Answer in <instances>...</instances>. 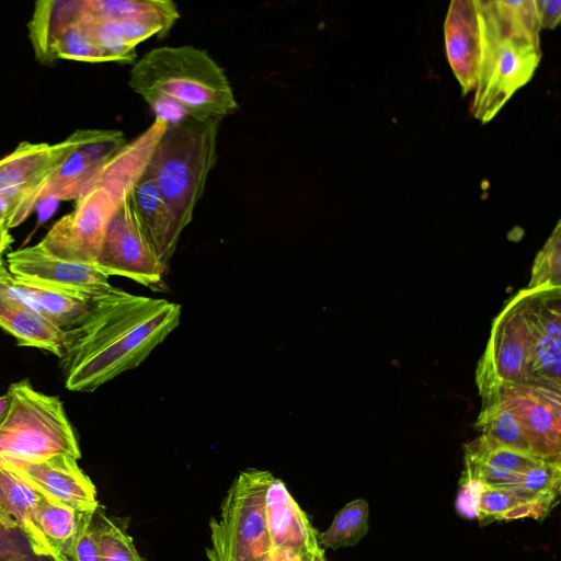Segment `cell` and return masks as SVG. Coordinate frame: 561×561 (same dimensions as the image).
Segmentation results:
<instances>
[{
  "mask_svg": "<svg viewBox=\"0 0 561 561\" xmlns=\"http://www.w3.org/2000/svg\"><path fill=\"white\" fill-rule=\"evenodd\" d=\"M181 309L116 287L91 300L85 317L65 329L59 362L66 388L92 392L138 367L180 324Z\"/></svg>",
  "mask_w": 561,
  "mask_h": 561,
  "instance_id": "obj_1",
  "label": "cell"
},
{
  "mask_svg": "<svg viewBox=\"0 0 561 561\" xmlns=\"http://www.w3.org/2000/svg\"><path fill=\"white\" fill-rule=\"evenodd\" d=\"M66 561H101L91 522L79 535Z\"/></svg>",
  "mask_w": 561,
  "mask_h": 561,
  "instance_id": "obj_32",
  "label": "cell"
},
{
  "mask_svg": "<svg viewBox=\"0 0 561 561\" xmlns=\"http://www.w3.org/2000/svg\"><path fill=\"white\" fill-rule=\"evenodd\" d=\"M129 87L167 125L220 122L238 107L222 68L206 51L187 45L149 50L131 68Z\"/></svg>",
  "mask_w": 561,
  "mask_h": 561,
  "instance_id": "obj_2",
  "label": "cell"
},
{
  "mask_svg": "<svg viewBox=\"0 0 561 561\" xmlns=\"http://www.w3.org/2000/svg\"><path fill=\"white\" fill-rule=\"evenodd\" d=\"M98 505L81 507L46 497L34 515L42 556L54 561H66L79 535L90 524Z\"/></svg>",
  "mask_w": 561,
  "mask_h": 561,
  "instance_id": "obj_21",
  "label": "cell"
},
{
  "mask_svg": "<svg viewBox=\"0 0 561 561\" xmlns=\"http://www.w3.org/2000/svg\"><path fill=\"white\" fill-rule=\"evenodd\" d=\"M561 222L537 253L528 283V289L561 287Z\"/></svg>",
  "mask_w": 561,
  "mask_h": 561,
  "instance_id": "obj_31",
  "label": "cell"
},
{
  "mask_svg": "<svg viewBox=\"0 0 561 561\" xmlns=\"http://www.w3.org/2000/svg\"><path fill=\"white\" fill-rule=\"evenodd\" d=\"M128 518L107 516L100 504L91 519L101 561H145L127 533Z\"/></svg>",
  "mask_w": 561,
  "mask_h": 561,
  "instance_id": "obj_28",
  "label": "cell"
},
{
  "mask_svg": "<svg viewBox=\"0 0 561 561\" xmlns=\"http://www.w3.org/2000/svg\"><path fill=\"white\" fill-rule=\"evenodd\" d=\"M14 528L0 523V561H11L13 557L20 556L16 545L13 541L12 533Z\"/></svg>",
  "mask_w": 561,
  "mask_h": 561,
  "instance_id": "obj_34",
  "label": "cell"
},
{
  "mask_svg": "<svg viewBox=\"0 0 561 561\" xmlns=\"http://www.w3.org/2000/svg\"><path fill=\"white\" fill-rule=\"evenodd\" d=\"M518 294L529 344L525 383L561 390V287Z\"/></svg>",
  "mask_w": 561,
  "mask_h": 561,
  "instance_id": "obj_11",
  "label": "cell"
},
{
  "mask_svg": "<svg viewBox=\"0 0 561 561\" xmlns=\"http://www.w3.org/2000/svg\"><path fill=\"white\" fill-rule=\"evenodd\" d=\"M528 355V334L516 293L494 319L477 368L476 381L482 400L497 394L503 386L525 383Z\"/></svg>",
  "mask_w": 561,
  "mask_h": 561,
  "instance_id": "obj_10",
  "label": "cell"
},
{
  "mask_svg": "<svg viewBox=\"0 0 561 561\" xmlns=\"http://www.w3.org/2000/svg\"><path fill=\"white\" fill-rule=\"evenodd\" d=\"M77 461L69 455H55L38 460L0 462L16 469L51 500L81 507L96 506V489Z\"/></svg>",
  "mask_w": 561,
  "mask_h": 561,
  "instance_id": "obj_15",
  "label": "cell"
},
{
  "mask_svg": "<svg viewBox=\"0 0 561 561\" xmlns=\"http://www.w3.org/2000/svg\"><path fill=\"white\" fill-rule=\"evenodd\" d=\"M75 149L44 186L39 204L46 199H78L101 170L127 144L116 129H78Z\"/></svg>",
  "mask_w": 561,
  "mask_h": 561,
  "instance_id": "obj_13",
  "label": "cell"
},
{
  "mask_svg": "<svg viewBox=\"0 0 561 561\" xmlns=\"http://www.w3.org/2000/svg\"><path fill=\"white\" fill-rule=\"evenodd\" d=\"M135 181L129 168L108 163L77 199L75 210L57 220L39 243L60 259L94 265L106 225Z\"/></svg>",
  "mask_w": 561,
  "mask_h": 561,
  "instance_id": "obj_6",
  "label": "cell"
},
{
  "mask_svg": "<svg viewBox=\"0 0 561 561\" xmlns=\"http://www.w3.org/2000/svg\"><path fill=\"white\" fill-rule=\"evenodd\" d=\"M12 242L13 238L9 232V229L4 225L0 224V263H2L3 253Z\"/></svg>",
  "mask_w": 561,
  "mask_h": 561,
  "instance_id": "obj_36",
  "label": "cell"
},
{
  "mask_svg": "<svg viewBox=\"0 0 561 561\" xmlns=\"http://www.w3.org/2000/svg\"><path fill=\"white\" fill-rule=\"evenodd\" d=\"M9 409V397L8 394L0 396V424L4 420Z\"/></svg>",
  "mask_w": 561,
  "mask_h": 561,
  "instance_id": "obj_37",
  "label": "cell"
},
{
  "mask_svg": "<svg viewBox=\"0 0 561 561\" xmlns=\"http://www.w3.org/2000/svg\"><path fill=\"white\" fill-rule=\"evenodd\" d=\"M94 265L107 276L126 277L151 289L161 286L168 273L140 228L129 194L106 225Z\"/></svg>",
  "mask_w": 561,
  "mask_h": 561,
  "instance_id": "obj_9",
  "label": "cell"
},
{
  "mask_svg": "<svg viewBox=\"0 0 561 561\" xmlns=\"http://www.w3.org/2000/svg\"><path fill=\"white\" fill-rule=\"evenodd\" d=\"M0 327L10 333L20 346L39 348L58 358L64 352L65 330L16 296L1 276Z\"/></svg>",
  "mask_w": 561,
  "mask_h": 561,
  "instance_id": "obj_20",
  "label": "cell"
},
{
  "mask_svg": "<svg viewBox=\"0 0 561 561\" xmlns=\"http://www.w3.org/2000/svg\"><path fill=\"white\" fill-rule=\"evenodd\" d=\"M301 561H327L322 548L318 551L301 557Z\"/></svg>",
  "mask_w": 561,
  "mask_h": 561,
  "instance_id": "obj_38",
  "label": "cell"
},
{
  "mask_svg": "<svg viewBox=\"0 0 561 561\" xmlns=\"http://www.w3.org/2000/svg\"><path fill=\"white\" fill-rule=\"evenodd\" d=\"M58 59L83 62H113L89 36L81 14L68 23L56 36L48 56V66Z\"/></svg>",
  "mask_w": 561,
  "mask_h": 561,
  "instance_id": "obj_30",
  "label": "cell"
},
{
  "mask_svg": "<svg viewBox=\"0 0 561 561\" xmlns=\"http://www.w3.org/2000/svg\"><path fill=\"white\" fill-rule=\"evenodd\" d=\"M9 409L0 424V461H30L55 455L80 459L76 432L57 396L35 390L27 379L9 386Z\"/></svg>",
  "mask_w": 561,
  "mask_h": 561,
  "instance_id": "obj_5",
  "label": "cell"
},
{
  "mask_svg": "<svg viewBox=\"0 0 561 561\" xmlns=\"http://www.w3.org/2000/svg\"><path fill=\"white\" fill-rule=\"evenodd\" d=\"M541 460L546 459L500 445L480 435L465 446L461 481L491 486L516 485L522 473Z\"/></svg>",
  "mask_w": 561,
  "mask_h": 561,
  "instance_id": "obj_18",
  "label": "cell"
},
{
  "mask_svg": "<svg viewBox=\"0 0 561 561\" xmlns=\"http://www.w3.org/2000/svg\"><path fill=\"white\" fill-rule=\"evenodd\" d=\"M218 126L216 119L167 125L145 168L182 230L192 221L216 163Z\"/></svg>",
  "mask_w": 561,
  "mask_h": 561,
  "instance_id": "obj_4",
  "label": "cell"
},
{
  "mask_svg": "<svg viewBox=\"0 0 561 561\" xmlns=\"http://www.w3.org/2000/svg\"><path fill=\"white\" fill-rule=\"evenodd\" d=\"M9 272L18 278L68 291L88 300L99 298L114 286L95 265L71 262L48 252L41 243L7 254Z\"/></svg>",
  "mask_w": 561,
  "mask_h": 561,
  "instance_id": "obj_12",
  "label": "cell"
},
{
  "mask_svg": "<svg viewBox=\"0 0 561 561\" xmlns=\"http://www.w3.org/2000/svg\"><path fill=\"white\" fill-rule=\"evenodd\" d=\"M481 59L471 113L492 119L534 76L541 53L534 0L478 1Z\"/></svg>",
  "mask_w": 561,
  "mask_h": 561,
  "instance_id": "obj_3",
  "label": "cell"
},
{
  "mask_svg": "<svg viewBox=\"0 0 561 561\" xmlns=\"http://www.w3.org/2000/svg\"><path fill=\"white\" fill-rule=\"evenodd\" d=\"M369 506L363 499H356L343 506L334 516L331 526L318 534L319 545L336 550L355 546L367 533Z\"/></svg>",
  "mask_w": 561,
  "mask_h": 561,
  "instance_id": "obj_29",
  "label": "cell"
},
{
  "mask_svg": "<svg viewBox=\"0 0 561 561\" xmlns=\"http://www.w3.org/2000/svg\"><path fill=\"white\" fill-rule=\"evenodd\" d=\"M0 276L16 296L64 330L79 323L90 308L91 300L18 278L3 263L0 265Z\"/></svg>",
  "mask_w": 561,
  "mask_h": 561,
  "instance_id": "obj_23",
  "label": "cell"
},
{
  "mask_svg": "<svg viewBox=\"0 0 561 561\" xmlns=\"http://www.w3.org/2000/svg\"><path fill=\"white\" fill-rule=\"evenodd\" d=\"M540 28H554L561 20V1L534 0Z\"/></svg>",
  "mask_w": 561,
  "mask_h": 561,
  "instance_id": "obj_33",
  "label": "cell"
},
{
  "mask_svg": "<svg viewBox=\"0 0 561 561\" xmlns=\"http://www.w3.org/2000/svg\"><path fill=\"white\" fill-rule=\"evenodd\" d=\"M273 474L247 469L228 489L218 517L209 519L208 561H263L273 549L265 519V491Z\"/></svg>",
  "mask_w": 561,
  "mask_h": 561,
  "instance_id": "obj_7",
  "label": "cell"
},
{
  "mask_svg": "<svg viewBox=\"0 0 561 561\" xmlns=\"http://www.w3.org/2000/svg\"><path fill=\"white\" fill-rule=\"evenodd\" d=\"M47 496L13 467L0 462V514L15 525L32 551L42 556L34 515Z\"/></svg>",
  "mask_w": 561,
  "mask_h": 561,
  "instance_id": "obj_22",
  "label": "cell"
},
{
  "mask_svg": "<svg viewBox=\"0 0 561 561\" xmlns=\"http://www.w3.org/2000/svg\"><path fill=\"white\" fill-rule=\"evenodd\" d=\"M82 10V0H44L35 3L28 22V35L37 61L47 65L57 34Z\"/></svg>",
  "mask_w": 561,
  "mask_h": 561,
  "instance_id": "obj_24",
  "label": "cell"
},
{
  "mask_svg": "<svg viewBox=\"0 0 561 561\" xmlns=\"http://www.w3.org/2000/svg\"><path fill=\"white\" fill-rule=\"evenodd\" d=\"M501 398L517 417L533 455L561 459V393L538 385L503 386Z\"/></svg>",
  "mask_w": 561,
  "mask_h": 561,
  "instance_id": "obj_14",
  "label": "cell"
},
{
  "mask_svg": "<svg viewBox=\"0 0 561 561\" xmlns=\"http://www.w3.org/2000/svg\"><path fill=\"white\" fill-rule=\"evenodd\" d=\"M76 142V131L54 145L22 141L0 159V224L10 230L34 211L44 186Z\"/></svg>",
  "mask_w": 561,
  "mask_h": 561,
  "instance_id": "obj_8",
  "label": "cell"
},
{
  "mask_svg": "<svg viewBox=\"0 0 561 561\" xmlns=\"http://www.w3.org/2000/svg\"><path fill=\"white\" fill-rule=\"evenodd\" d=\"M263 561H301V556L288 548H274Z\"/></svg>",
  "mask_w": 561,
  "mask_h": 561,
  "instance_id": "obj_35",
  "label": "cell"
},
{
  "mask_svg": "<svg viewBox=\"0 0 561 561\" xmlns=\"http://www.w3.org/2000/svg\"><path fill=\"white\" fill-rule=\"evenodd\" d=\"M448 62L462 93L476 90L481 59V28L476 0L451 1L444 24Z\"/></svg>",
  "mask_w": 561,
  "mask_h": 561,
  "instance_id": "obj_16",
  "label": "cell"
},
{
  "mask_svg": "<svg viewBox=\"0 0 561 561\" xmlns=\"http://www.w3.org/2000/svg\"><path fill=\"white\" fill-rule=\"evenodd\" d=\"M560 483L561 459L541 460L522 473L516 485L507 488L524 502L536 506L546 516L558 500Z\"/></svg>",
  "mask_w": 561,
  "mask_h": 561,
  "instance_id": "obj_27",
  "label": "cell"
},
{
  "mask_svg": "<svg viewBox=\"0 0 561 561\" xmlns=\"http://www.w3.org/2000/svg\"><path fill=\"white\" fill-rule=\"evenodd\" d=\"M476 428L480 435L500 445L533 455L517 417L504 403L500 391L497 394L482 400Z\"/></svg>",
  "mask_w": 561,
  "mask_h": 561,
  "instance_id": "obj_26",
  "label": "cell"
},
{
  "mask_svg": "<svg viewBox=\"0 0 561 561\" xmlns=\"http://www.w3.org/2000/svg\"><path fill=\"white\" fill-rule=\"evenodd\" d=\"M265 519L272 548H288L299 556L321 549L318 533L283 480L272 477L265 491Z\"/></svg>",
  "mask_w": 561,
  "mask_h": 561,
  "instance_id": "obj_17",
  "label": "cell"
},
{
  "mask_svg": "<svg viewBox=\"0 0 561 561\" xmlns=\"http://www.w3.org/2000/svg\"><path fill=\"white\" fill-rule=\"evenodd\" d=\"M129 201L157 259L169 272L170 262L183 230L145 170L133 185Z\"/></svg>",
  "mask_w": 561,
  "mask_h": 561,
  "instance_id": "obj_19",
  "label": "cell"
},
{
  "mask_svg": "<svg viewBox=\"0 0 561 561\" xmlns=\"http://www.w3.org/2000/svg\"><path fill=\"white\" fill-rule=\"evenodd\" d=\"M471 484L476 486L474 515L481 526L496 520L545 518V515L536 506L520 500L507 486Z\"/></svg>",
  "mask_w": 561,
  "mask_h": 561,
  "instance_id": "obj_25",
  "label": "cell"
}]
</instances>
